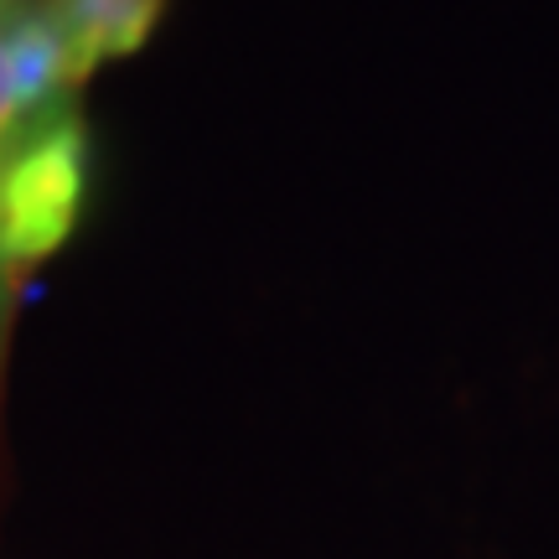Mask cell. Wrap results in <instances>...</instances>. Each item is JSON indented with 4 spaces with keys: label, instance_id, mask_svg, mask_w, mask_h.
<instances>
[{
    "label": "cell",
    "instance_id": "obj_1",
    "mask_svg": "<svg viewBox=\"0 0 559 559\" xmlns=\"http://www.w3.org/2000/svg\"><path fill=\"white\" fill-rule=\"evenodd\" d=\"M88 181V130L79 109L62 104L52 115L21 120L0 140V264L47 260L73 234Z\"/></svg>",
    "mask_w": 559,
    "mask_h": 559
},
{
    "label": "cell",
    "instance_id": "obj_2",
    "mask_svg": "<svg viewBox=\"0 0 559 559\" xmlns=\"http://www.w3.org/2000/svg\"><path fill=\"white\" fill-rule=\"evenodd\" d=\"M68 58V79L79 88L94 68L130 58L156 32L166 0H41Z\"/></svg>",
    "mask_w": 559,
    "mask_h": 559
},
{
    "label": "cell",
    "instance_id": "obj_3",
    "mask_svg": "<svg viewBox=\"0 0 559 559\" xmlns=\"http://www.w3.org/2000/svg\"><path fill=\"white\" fill-rule=\"evenodd\" d=\"M5 21H11V16H0V140L21 124L16 83H11V41H5Z\"/></svg>",
    "mask_w": 559,
    "mask_h": 559
},
{
    "label": "cell",
    "instance_id": "obj_4",
    "mask_svg": "<svg viewBox=\"0 0 559 559\" xmlns=\"http://www.w3.org/2000/svg\"><path fill=\"white\" fill-rule=\"evenodd\" d=\"M11 275H16V270H5V264H0V337H5V306H11Z\"/></svg>",
    "mask_w": 559,
    "mask_h": 559
},
{
    "label": "cell",
    "instance_id": "obj_5",
    "mask_svg": "<svg viewBox=\"0 0 559 559\" xmlns=\"http://www.w3.org/2000/svg\"><path fill=\"white\" fill-rule=\"evenodd\" d=\"M21 5H32V0H0V16H16Z\"/></svg>",
    "mask_w": 559,
    "mask_h": 559
}]
</instances>
